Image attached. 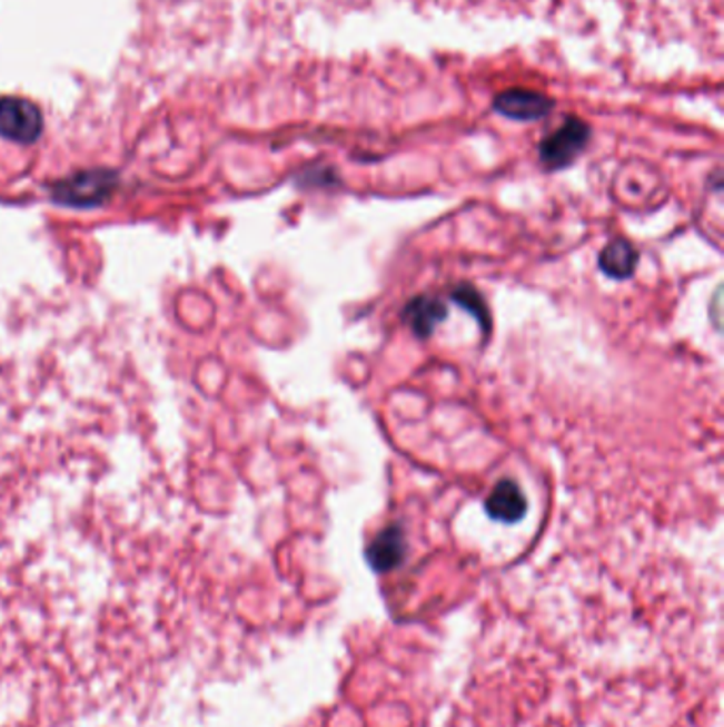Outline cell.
Here are the masks:
<instances>
[{
	"instance_id": "cell-6",
	"label": "cell",
	"mask_w": 724,
	"mask_h": 727,
	"mask_svg": "<svg viewBox=\"0 0 724 727\" xmlns=\"http://www.w3.org/2000/svg\"><path fill=\"white\" fill-rule=\"evenodd\" d=\"M485 509L495 521L516 523L527 513V500L513 479H502L487 498Z\"/></svg>"
},
{
	"instance_id": "cell-4",
	"label": "cell",
	"mask_w": 724,
	"mask_h": 727,
	"mask_svg": "<svg viewBox=\"0 0 724 727\" xmlns=\"http://www.w3.org/2000/svg\"><path fill=\"white\" fill-rule=\"evenodd\" d=\"M588 139V130L583 121H567L555 135H551L539 147L542 163L551 168H565L576 160Z\"/></svg>"
},
{
	"instance_id": "cell-3",
	"label": "cell",
	"mask_w": 724,
	"mask_h": 727,
	"mask_svg": "<svg viewBox=\"0 0 724 727\" xmlns=\"http://www.w3.org/2000/svg\"><path fill=\"white\" fill-rule=\"evenodd\" d=\"M43 132L39 107L18 96H0V137L9 141L34 143Z\"/></svg>"
},
{
	"instance_id": "cell-7",
	"label": "cell",
	"mask_w": 724,
	"mask_h": 727,
	"mask_svg": "<svg viewBox=\"0 0 724 727\" xmlns=\"http://www.w3.org/2000/svg\"><path fill=\"white\" fill-rule=\"evenodd\" d=\"M404 317L408 320L415 336L429 338L432 332L446 320V305L434 296H417L404 308Z\"/></svg>"
},
{
	"instance_id": "cell-1",
	"label": "cell",
	"mask_w": 724,
	"mask_h": 727,
	"mask_svg": "<svg viewBox=\"0 0 724 727\" xmlns=\"http://www.w3.org/2000/svg\"><path fill=\"white\" fill-rule=\"evenodd\" d=\"M453 11L534 18L574 30L629 37L637 43H691L716 56L723 0H396Z\"/></svg>"
},
{
	"instance_id": "cell-8",
	"label": "cell",
	"mask_w": 724,
	"mask_h": 727,
	"mask_svg": "<svg viewBox=\"0 0 724 727\" xmlns=\"http://www.w3.org/2000/svg\"><path fill=\"white\" fill-rule=\"evenodd\" d=\"M639 254L629 240L616 238L599 254V268L612 279H627L635 273Z\"/></svg>"
},
{
	"instance_id": "cell-5",
	"label": "cell",
	"mask_w": 724,
	"mask_h": 727,
	"mask_svg": "<svg viewBox=\"0 0 724 727\" xmlns=\"http://www.w3.org/2000/svg\"><path fill=\"white\" fill-rule=\"evenodd\" d=\"M406 534L401 525H387L378 532V537L368 544L366 558L376 572H389L404 562L406 558Z\"/></svg>"
},
{
	"instance_id": "cell-2",
	"label": "cell",
	"mask_w": 724,
	"mask_h": 727,
	"mask_svg": "<svg viewBox=\"0 0 724 727\" xmlns=\"http://www.w3.org/2000/svg\"><path fill=\"white\" fill-rule=\"evenodd\" d=\"M117 188V175L107 168L75 173L51 188L53 200L75 209H90L102 205Z\"/></svg>"
},
{
	"instance_id": "cell-9",
	"label": "cell",
	"mask_w": 724,
	"mask_h": 727,
	"mask_svg": "<svg viewBox=\"0 0 724 727\" xmlns=\"http://www.w3.org/2000/svg\"><path fill=\"white\" fill-rule=\"evenodd\" d=\"M497 107L508 118L536 119L551 111V100L537 95H527V92H510V95L499 98Z\"/></svg>"
},
{
	"instance_id": "cell-10",
	"label": "cell",
	"mask_w": 724,
	"mask_h": 727,
	"mask_svg": "<svg viewBox=\"0 0 724 727\" xmlns=\"http://www.w3.org/2000/svg\"><path fill=\"white\" fill-rule=\"evenodd\" d=\"M450 301H455L462 308L469 311L476 317V322L480 324V328L489 332V308H487V303L483 301V296L472 285H457L453 289V294H450Z\"/></svg>"
}]
</instances>
